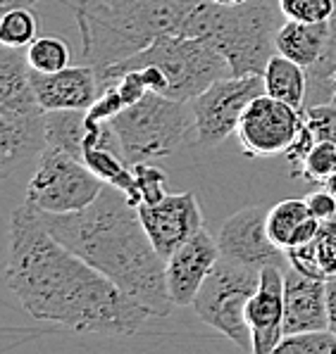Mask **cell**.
Wrapping results in <instances>:
<instances>
[{"label":"cell","instance_id":"8992f818","mask_svg":"<svg viewBox=\"0 0 336 354\" xmlns=\"http://www.w3.org/2000/svg\"><path fill=\"white\" fill-rule=\"evenodd\" d=\"M48 145L46 110L31 84L26 53L3 46L0 50V167L3 176L39 157Z\"/></svg>","mask_w":336,"mask_h":354},{"label":"cell","instance_id":"5b68a950","mask_svg":"<svg viewBox=\"0 0 336 354\" xmlns=\"http://www.w3.org/2000/svg\"><path fill=\"white\" fill-rule=\"evenodd\" d=\"M143 64H155L167 76V91L165 95L172 100L188 102L198 93H203L208 86L215 81L224 79L231 74V64L215 46H210L205 38L200 36H186V34H170L160 36L155 43L143 48L136 55L122 59L117 64H107V67L96 69L98 74L100 93L110 88L117 81L119 74L127 69H136Z\"/></svg>","mask_w":336,"mask_h":354},{"label":"cell","instance_id":"f546056e","mask_svg":"<svg viewBox=\"0 0 336 354\" xmlns=\"http://www.w3.org/2000/svg\"><path fill=\"white\" fill-rule=\"evenodd\" d=\"M303 122L319 140L336 143V102H319L303 110Z\"/></svg>","mask_w":336,"mask_h":354},{"label":"cell","instance_id":"5bb4252c","mask_svg":"<svg viewBox=\"0 0 336 354\" xmlns=\"http://www.w3.org/2000/svg\"><path fill=\"white\" fill-rule=\"evenodd\" d=\"M220 259L218 238L200 228L167 257V288L175 307H193L200 286Z\"/></svg>","mask_w":336,"mask_h":354},{"label":"cell","instance_id":"9a60e30c","mask_svg":"<svg viewBox=\"0 0 336 354\" xmlns=\"http://www.w3.org/2000/svg\"><path fill=\"white\" fill-rule=\"evenodd\" d=\"M284 271L279 266L260 269V286L246 309L253 333V354H274L284 340Z\"/></svg>","mask_w":336,"mask_h":354},{"label":"cell","instance_id":"f1b7e54d","mask_svg":"<svg viewBox=\"0 0 336 354\" xmlns=\"http://www.w3.org/2000/svg\"><path fill=\"white\" fill-rule=\"evenodd\" d=\"M286 19L296 21H329L336 12V0H279Z\"/></svg>","mask_w":336,"mask_h":354},{"label":"cell","instance_id":"603a6c76","mask_svg":"<svg viewBox=\"0 0 336 354\" xmlns=\"http://www.w3.org/2000/svg\"><path fill=\"white\" fill-rule=\"evenodd\" d=\"M332 34H329L327 50H324L322 59L312 64L308 72V95L306 107L319 105V102H336V12L329 19Z\"/></svg>","mask_w":336,"mask_h":354},{"label":"cell","instance_id":"e575fe53","mask_svg":"<svg viewBox=\"0 0 336 354\" xmlns=\"http://www.w3.org/2000/svg\"><path fill=\"white\" fill-rule=\"evenodd\" d=\"M34 3H39V0H0V12H8L15 8H31Z\"/></svg>","mask_w":336,"mask_h":354},{"label":"cell","instance_id":"cb8c5ba5","mask_svg":"<svg viewBox=\"0 0 336 354\" xmlns=\"http://www.w3.org/2000/svg\"><path fill=\"white\" fill-rule=\"evenodd\" d=\"M132 171L134 183L124 195L134 207L153 205L167 195V176L162 169L150 165V162H136V165H132Z\"/></svg>","mask_w":336,"mask_h":354},{"label":"cell","instance_id":"d6a6232c","mask_svg":"<svg viewBox=\"0 0 336 354\" xmlns=\"http://www.w3.org/2000/svg\"><path fill=\"white\" fill-rule=\"evenodd\" d=\"M306 203L310 207L312 216L319 221H327V219H334L336 216V195L329 188L322 186V190H312V193L306 198Z\"/></svg>","mask_w":336,"mask_h":354},{"label":"cell","instance_id":"7a4b0ae2","mask_svg":"<svg viewBox=\"0 0 336 354\" xmlns=\"http://www.w3.org/2000/svg\"><path fill=\"white\" fill-rule=\"evenodd\" d=\"M39 214L60 243L143 304L150 317H170L175 302L167 288V259L155 250L139 207L129 203L124 190L107 183L86 209Z\"/></svg>","mask_w":336,"mask_h":354},{"label":"cell","instance_id":"83f0119b","mask_svg":"<svg viewBox=\"0 0 336 354\" xmlns=\"http://www.w3.org/2000/svg\"><path fill=\"white\" fill-rule=\"evenodd\" d=\"M336 354V335L329 328L303 330V333L284 335L274 354Z\"/></svg>","mask_w":336,"mask_h":354},{"label":"cell","instance_id":"277c9868","mask_svg":"<svg viewBox=\"0 0 336 354\" xmlns=\"http://www.w3.org/2000/svg\"><path fill=\"white\" fill-rule=\"evenodd\" d=\"M286 21L279 0L220 5L200 0L186 21V36H200L229 59L231 74H263L277 55V34Z\"/></svg>","mask_w":336,"mask_h":354},{"label":"cell","instance_id":"9c48e42d","mask_svg":"<svg viewBox=\"0 0 336 354\" xmlns=\"http://www.w3.org/2000/svg\"><path fill=\"white\" fill-rule=\"evenodd\" d=\"M107 183L96 176L84 160L72 152L46 145L24 193V203L48 214H69L86 209Z\"/></svg>","mask_w":336,"mask_h":354},{"label":"cell","instance_id":"4dcf8cb0","mask_svg":"<svg viewBox=\"0 0 336 354\" xmlns=\"http://www.w3.org/2000/svg\"><path fill=\"white\" fill-rule=\"evenodd\" d=\"M124 100L122 95L117 93L115 86H110V88H105L103 93L96 97L94 105L86 110V122L89 124H100V122H110L115 114H119L124 110Z\"/></svg>","mask_w":336,"mask_h":354},{"label":"cell","instance_id":"1f68e13d","mask_svg":"<svg viewBox=\"0 0 336 354\" xmlns=\"http://www.w3.org/2000/svg\"><path fill=\"white\" fill-rule=\"evenodd\" d=\"M315 145H317V138L312 136V131L306 127V122H303L301 129H298V133H296V138H294V143H291L289 150L284 152L286 162L291 165V171H294L296 167H301V162L306 160L308 152L315 148Z\"/></svg>","mask_w":336,"mask_h":354},{"label":"cell","instance_id":"4316f807","mask_svg":"<svg viewBox=\"0 0 336 354\" xmlns=\"http://www.w3.org/2000/svg\"><path fill=\"white\" fill-rule=\"evenodd\" d=\"M294 176H301L303 181L312 186H324L336 174V143L332 140H319V143L308 152V157L296 167Z\"/></svg>","mask_w":336,"mask_h":354},{"label":"cell","instance_id":"ffe728a7","mask_svg":"<svg viewBox=\"0 0 336 354\" xmlns=\"http://www.w3.org/2000/svg\"><path fill=\"white\" fill-rule=\"evenodd\" d=\"M289 264L301 274L329 281L336 276V216L319 224L312 241L286 250Z\"/></svg>","mask_w":336,"mask_h":354},{"label":"cell","instance_id":"30bf717a","mask_svg":"<svg viewBox=\"0 0 336 354\" xmlns=\"http://www.w3.org/2000/svg\"><path fill=\"white\" fill-rule=\"evenodd\" d=\"M265 93L263 74L224 76L188 100L196 119V140L200 148H218L236 133L246 107Z\"/></svg>","mask_w":336,"mask_h":354},{"label":"cell","instance_id":"44dd1931","mask_svg":"<svg viewBox=\"0 0 336 354\" xmlns=\"http://www.w3.org/2000/svg\"><path fill=\"white\" fill-rule=\"evenodd\" d=\"M265 79V93L277 97L281 102H289L296 110H306V95H308V72L294 59L277 53L267 62L263 72Z\"/></svg>","mask_w":336,"mask_h":354},{"label":"cell","instance_id":"836d02e7","mask_svg":"<svg viewBox=\"0 0 336 354\" xmlns=\"http://www.w3.org/2000/svg\"><path fill=\"white\" fill-rule=\"evenodd\" d=\"M327 319L329 330L336 335V276L327 281Z\"/></svg>","mask_w":336,"mask_h":354},{"label":"cell","instance_id":"6da1fadb","mask_svg":"<svg viewBox=\"0 0 336 354\" xmlns=\"http://www.w3.org/2000/svg\"><path fill=\"white\" fill-rule=\"evenodd\" d=\"M5 279L24 312L77 333L124 337L153 319L117 283L60 243L29 203L10 216Z\"/></svg>","mask_w":336,"mask_h":354},{"label":"cell","instance_id":"8d00e7d4","mask_svg":"<svg viewBox=\"0 0 336 354\" xmlns=\"http://www.w3.org/2000/svg\"><path fill=\"white\" fill-rule=\"evenodd\" d=\"M213 3H220V5H238V3H246V0H213Z\"/></svg>","mask_w":336,"mask_h":354},{"label":"cell","instance_id":"e0dca14e","mask_svg":"<svg viewBox=\"0 0 336 354\" xmlns=\"http://www.w3.org/2000/svg\"><path fill=\"white\" fill-rule=\"evenodd\" d=\"M329 328L327 281L301 274L294 266L284 271V333Z\"/></svg>","mask_w":336,"mask_h":354},{"label":"cell","instance_id":"d4e9b609","mask_svg":"<svg viewBox=\"0 0 336 354\" xmlns=\"http://www.w3.org/2000/svg\"><path fill=\"white\" fill-rule=\"evenodd\" d=\"M39 38V17L31 8H15L3 12L0 19V43L8 48H29Z\"/></svg>","mask_w":336,"mask_h":354},{"label":"cell","instance_id":"2e32d148","mask_svg":"<svg viewBox=\"0 0 336 354\" xmlns=\"http://www.w3.org/2000/svg\"><path fill=\"white\" fill-rule=\"evenodd\" d=\"M31 84L43 110H89L100 95L98 74L94 64L64 67L60 72L43 74L31 69Z\"/></svg>","mask_w":336,"mask_h":354},{"label":"cell","instance_id":"7c38bea8","mask_svg":"<svg viewBox=\"0 0 336 354\" xmlns=\"http://www.w3.org/2000/svg\"><path fill=\"white\" fill-rule=\"evenodd\" d=\"M267 212L269 209L263 205L234 212L220 228V257L253 266V269H265V266L286 269L289 257L279 245H274L267 233Z\"/></svg>","mask_w":336,"mask_h":354},{"label":"cell","instance_id":"7402d4cb","mask_svg":"<svg viewBox=\"0 0 336 354\" xmlns=\"http://www.w3.org/2000/svg\"><path fill=\"white\" fill-rule=\"evenodd\" d=\"M89 136L86 110H51L46 112V138L48 145H55L74 157L84 160V143Z\"/></svg>","mask_w":336,"mask_h":354},{"label":"cell","instance_id":"d6986e66","mask_svg":"<svg viewBox=\"0 0 336 354\" xmlns=\"http://www.w3.org/2000/svg\"><path fill=\"white\" fill-rule=\"evenodd\" d=\"M332 26L329 21H296L286 19L277 34V53L310 69L327 50Z\"/></svg>","mask_w":336,"mask_h":354},{"label":"cell","instance_id":"52a82bcc","mask_svg":"<svg viewBox=\"0 0 336 354\" xmlns=\"http://www.w3.org/2000/svg\"><path fill=\"white\" fill-rule=\"evenodd\" d=\"M122 150L132 165L172 155L188 131L196 129L191 105L148 91L139 102L127 105L110 119Z\"/></svg>","mask_w":336,"mask_h":354},{"label":"cell","instance_id":"484cf974","mask_svg":"<svg viewBox=\"0 0 336 354\" xmlns=\"http://www.w3.org/2000/svg\"><path fill=\"white\" fill-rule=\"evenodd\" d=\"M29 67L43 74H53L69 67V46L58 36H39L26 48Z\"/></svg>","mask_w":336,"mask_h":354},{"label":"cell","instance_id":"d590c367","mask_svg":"<svg viewBox=\"0 0 336 354\" xmlns=\"http://www.w3.org/2000/svg\"><path fill=\"white\" fill-rule=\"evenodd\" d=\"M324 188H329V190H332V193L336 195V174H334V176H332V178H329V181H327V183H324Z\"/></svg>","mask_w":336,"mask_h":354},{"label":"cell","instance_id":"8fae6325","mask_svg":"<svg viewBox=\"0 0 336 354\" xmlns=\"http://www.w3.org/2000/svg\"><path fill=\"white\" fill-rule=\"evenodd\" d=\"M303 124V110L263 93L246 107L236 129L241 150L251 157L284 155Z\"/></svg>","mask_w":336,"mask_h":354},{"label":"cell","instance_id":"ba28073f","mask_svg":"<svg viewBox=\"0 0 336 354\" xmlns=\"http://www.w3.org/2000/svg\"><path fill=\"white\" fill-rule=\"evenodd\" d=\"M260 286V269L220 257L200 286L193 309L210 328L220 330L243 352H253V333L246 309Z\"/></svg>","mask_w":336,"mask_h":354},{"label":"cell","instance_id":"ac0fdd59","mask_svg":"<svg viewBox=\"0 0 336 354\" xmlns=\"http://www.w3.org/2000/svg\"><path fill=\"white\" fill-rule=\"evenodd\" d=\"M319 224L322 221L312 216L306 200L298 198L281 200L267 212V233L284 252L296 245L312 241L319 231Z\"/></svg>","mask_w":336,"mask_h":354},{"label":"cell","instance_id":"3957f363","mask_svg":"<svg viewBox=\"0 0 336 354\" xmlns=\"http://www.w3.org/2000/svg\"><path fill=\"white\" fill-rule=\"evenodd\" d=\"M200 0H77L81 55L96 69L136 55L160 36L184 34Z\"/></svg>","mask_w":336,"mask_h":354},{"label":"cell","instance_id":"4fadbf2b","mask_svg":"<svg viewBox=\"0 0 336 354\" xmlns=\"http://www.w3.org/2000/svg\"><path fill=\"white\" fill-rule=\"evenodd\" d=\"M139 214L155 250L165 259L179 245L205 228L203 212L193 193H167L153 205H139Z\"/></svg>","mask_w":336,"mask_h":354}]
</instances>
